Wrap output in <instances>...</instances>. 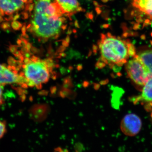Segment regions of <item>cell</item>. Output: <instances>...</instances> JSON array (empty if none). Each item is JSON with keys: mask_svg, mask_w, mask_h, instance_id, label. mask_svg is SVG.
<instances>
[{"mask_svg": "<svg viewBox=\"0 0 152 152\" xmlns=\"http://www.w3.org/2000/svg\"><path fill=\"white\" fill-rule=\"evenodd\" d=\"M140 118L135 114H131L125 116L121 123L122 132L126 135L133 137L138 134L142 128Z\"/></svg>", "mask_w": 152, "mask_h": 152, "instance_id": "cell-6", "label": "cell"}, {"mask_svg": "<svg viewBox=\"0 0 152 152\" xmlns=\"http://www.w3.org/2000/svg\"><path fill=\"white\" fill-rule=\"evenodd\" d=\"M55 152H64V150H63L62 149L58 148V149H56V150H55ZM66 152H67V151H66Z\"/></svg>", "mask_w": 152, "mask_h": 152, "instance_id": "cell-15", "label": "cell"}, {"mask_svg": "<svg viewBox=\"0 0 152 152\" xmlns=\"http://www.w3.org/2000/svg\"><path fill=\"white\" fill-rule=\"evenodd\" d=\"M146 109L150 112L151 113V117L152 118V103H150L147 104L146 105Z\"/></svg>", "mask_w": 152, "mask_h": 152, "instance_id": "cell-14", "label": "cell"}, {"mask_svg": "<svg viewBox=\"0 0 152 152\" xmlns=\"http://www.w3.org/2000/svg\"><path fill=\"white\" fill-rule=\"evenodd\" d=\"M137 55L145 66L150 77H152V50L142 51Z\"/></svg>", "mask_w": 152, "mask_h": 152, "instance_id": "cell-9", "label": "cell"}, {"mask_svg": "<svg viewBox=\"0 0 152 152\" xmlns=\"http://www.w3.org/2000/svg\"><path fill=\"white\" fill-rule=\"evenodd\" d=\"M27 0H0V11L2 16H12L21 10Z\"/></svg>", "mask_w": 152, "mask_h": 152, "instance_id": "cell-7", "label": "cell"}, {"mask_svg": "<svg viewBox=\"0 0 152 152\" xmlns=\"http://www.w3.org/2000/svg\"><path fill=\"white\" fill-rule=\"evenodd\" d=\"M2 16H3L2 15L1 13V11H0V22H1V20H2Z\"/></svg>", "mask_w": 152, "mask_h": 152, "instance_id": "cell-16", "label": "cell"}, {"mask_svg": "<svg viewBox=\"0 0 152 152\" xmlns=\"http://www.w3.org/2000/svg\"><path fill=\"white\" fill-rule=\"evenodd\" d=\"M133 5L152 20V0H134Z\"/></svg>", "mask_w": 152, "mask_h": 152, "instance_id": "cell-10", "label": "cell"}, {"mask_svg": "<svg viewBox=\"0 0 152 152\" xmlns=\"http://www.w3.org/2000/svg\"><path fill=\"white\" fill-rule=\"evenodd\" d=\"M0 85L17 86L25 88L21 77L8 65L0 64Z\"/></svg>", "mask_w": 152, "mask_h": 152, "instance_id": "cell-5", "label": "cell"}, {"mask_svg": "<svg viewBox=\"0 0 152 152\" xmlns=\"http://www.w3.org/2000/svg\"><path fill=\"white\" fill-rule=\"evenodd\" d=\"M7 132V124L5 122L0 120V140L2 138Z\"/></svg>", "mask_w": 152, "mask_h": 152, "instance_id": "cell-12", "label": "cell"}, {"mask_svg": "<svg viewBox=\"0 0 152 152\" xmlns=\"http://www.w3.org/2000/svg\"><path fill=\"white\" fill-rule=\"evenodd\" d=\"M3 86L0 85V106L4 103V100L3 97Z\"/></svg>", "mask_w": 152, "mask_h": 152, "instance_id": "cell-13", "label": "cell"}, {"mask_svg": "<svg viewBox=\"0 0 152 152\" xmlns=\"http://www.w3.org/2000/svg\"><path fill=\"white\" fill-rule=\"evenodd\" d=\"M140 95L134 99L135 104L138 102L152 103V77H150L145 84L143 86Z\"/></svg>", "mask_w": 152, "mask_h": 152, "instance_id": "cell-8", "label": "cell"}, {"mask_svg": "<svg viewBox=\"0 0 152 152\" xmlns=\"http://www.w3.org/2000/svg\"><path fill=\"white\" fill-rule=\"evenodd\" d=\"M62 9L66 12H72L78 8L77 0H57Z\"/></svg>", "mask_w": 152, "mask_h": 152, "instance_id": "cell-11", "label": "cell"}, {"mask_svg": "<svg viewBox=\"0 0 152 152\" xmlns=\"http://www.w3.org/2000/svg\"><path fill=\"white\" fill-rule=\"evenodd\" d=\"M17 59L11 58L8 65L21 78L25 88L40 89L54 75L55 64L51 59L15 53Z\"/></svg>", "mask_w": 152, "mask_h": 152, "instance_id": "cell-1", "label": "cell"}, {"mask_svg": "<svg viewBox=\"0 0 152 152\" xmlns=\"http://www.w3.org/2000/svg\"><path fill=\"white\" fill-rule=\"evenodd\" d=\"M99 50L100 58L97 64L99 68L120 67L136 55L134 47L129 42L112 36L102 38Z\"/></svg>", "mask_w": 152, "mask_h": 152, "instance_id": "cell-3", "label": "cell"}, {"mask_svg": "<svg viewBox=\"0 0 152 152\" xmlns=\"http://www.w3.org/2000/svg\"><path fill=\"white\" fill-rule=\"evenodd\" d=\"M128 76L136 85L143 86L150 77L145 66L137 54L126 64Z\"/></svg>", "mask_w": 152, "mask_h": 152, "instance_id": "cell-4", "label": "cell"}, {"mask_svg": "<svg viewBox=\"0 0 152 152\" xmlns=\"http://www.w3.org/2000/svg\"><path fill=\"white\" fill-rule=\"evenodd\" d=\"M62 21L51 0H37L31 20L32 30L38 37L48 39L60 32Z\"/></svg>", "mask_w": 152, "mask_h": 152, "instance_id": "cell-2", "label": "cell"}]
</instances>
